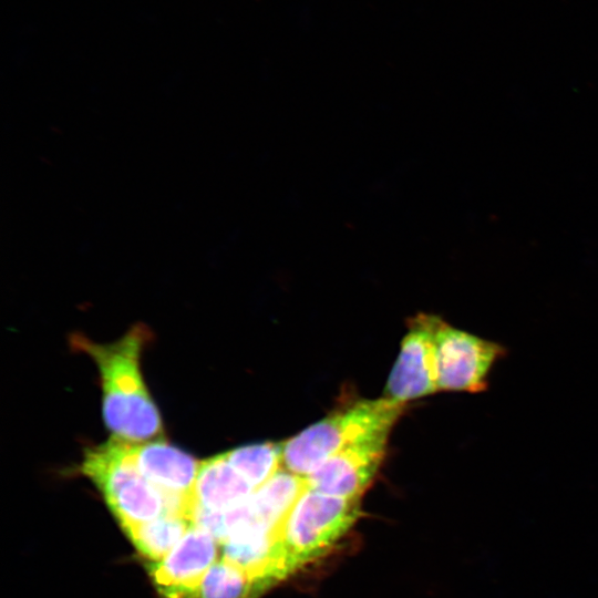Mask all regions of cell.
I'll return each instance as SVG.
<instances>
[{
	"label": "cell",
	"mask_w": 598,
	"mask_h": 598,
	"mask_svg": "<svg viewBox=\"0 0 598 598\" xmlns=\"http://www.w3.org/2000/svg\"><path fill=\"white\" fill-rule=\"evenodd\" d=\"M225 455L254 491L282 468V442L248 444L228 451Z\"/></svg>",
	"instance_id": "cell-14"
},
{
	"label": "cell",
	"mask_w": 598,
	"mask_h": 598,
	"mask_svg": "<svg viewBox=\"0 0 598 598\" xmlns=\"http://www.w3.org/2000/svg\"><path fill=\"white\" fill-rule=\"evenodd\" d=\"M193 526V522L178 514H164L124 532L134 546L153 563L162 560Z\"/></svg>",
	"instance_id": "cell-13"
},
{
	"label": "cell",
	"mask_w": 598,
	"mask_h": 598,
	"mask_svg": "<svg viewBox=\"0 0 598 598\" xmlns=\"http://www.w3.org/2000/svg\"><path fill=\"white\" fill-rule=\"evenodd\" d=\"M131 451L138 471L166 497L171 513L193 522L200 462L164 440L132 443Z\"/></svg>",
	"instance_id": "cell-7"
},
{
	"label": "cell",
	"mask_w": 598,
	"mask_h": 598,
	"mask_svg": "<svg viewBox=\"0 0 598 598\" xmlns=\"http://www.w3.org/2000/svg\"><path fill=\"white\" fill-rule=\"evenodd\" d=\"M360 498H341L307 486L277 529L289 574L326 554L359 515Z\"/></svg>",
	"instance_id": "cell-4"
},
{
	"label": "cell",
	"mask_w": 598,
	"mask_h": 598,
	"mask_svg": "<svg viewBox=\"0 0 598 598\" xmlns=\"http://www.w3.org/2000/svg\"><path fill=\"white\" fill-rule=\"evenodd\" d=\"M404 409V403L383 396L362 400L333 412L282 442V467L307 477L326 460L347 447L389 437Z\"/></svg>",
	"instance_id": "cell-2"
},
{
	"label": "cell",
	"mask_w": 598,
	"mask_h": 598,
	"mask_svg": "<svg viewBox=\"0 0 598 598\" xmlns=\"http://www.w3.org/2000/svg\"><path fill=\"white\" fill-rule=\"evenodd\" d=\"M277 529L262 523L237 529L220 544L221 558L254 578L276 584L288 576Z\"/></svg>",
	"instance_id": "cell-10"
},
{
	"label": "cell",
	"mask_w": 598,
	"mask_h": 598,
	"mask_svg": "<svg viewBox=\"0 0 598 598\" xmlns=\"http://www.w3.org/2000/svg\"><path fill=\"white\" fill-rule=\"evenodd\" d=\"M254 492L225 453L200 462L194 489L196 507L224 512L241 504Z\"/></svg>",
	"instance_id": "cell-11"
},
{
	"label": "cell",
	"mask_w": 598,
	"mask_h": 598,
	"mask_svg": "<svg viewBox=\"0 0 598 598\" xmlns=\"http://www.w3.org/2000/svg\"><path fill=\"white\" fill-rule=\"evenodd\" d=\"M439 390L483 392L487 377L505 348L460 330L439 317L435 329Z\"/></svg>",
	"instance_id": "cell-5"
},
{
	"label": "cell",
	"mask_w": 598,
	"mask_h": 598,
	"mask_svg": "<svg viewBox=\"0 0 598 598\" xmlns=\"http://www.w3.org/2000/svg\"><path fill=\"white\" fill-rule=\"evenodd\" d=\"M131 445L113 436L86 448L80 467L102 493L123 529L172 514L166 497L136 467Z\"/></svg>",
	"instance_id": "cell-3"
},
{
	"label": "cell",
	"mask_w": 598,
	"mask_h": 598,
	"mask_svg": "<svg viewBox=\"0 0 598 598\" xmlns=\"http://www.w3.org/2000/svg\"><path fill=\"white\" fill-rule=\"evenodd\" d=\"M219 543L206 529L194 525L150 574L158 591L190 587L197 584L218 560Z\"/></svg>",
	"instance_id": "cell-9"
},
{
	"label": "cell",
	"mask_w": 598,
	"mask_h": 598,
	"mask_svg": "<svg viewBox=\"0 0 598 598\" xmlns=\"http://www.w3.org/2000/svg\"><path fill=\"white\" fill-rule=\"evenodd\" d=\"M144 324L132 327L121 339L95 343L82 334L71 337L74 350L96 363L103 391L102 410L114 437L141 443L162 434V417L141 372V353L150 341Z\"/></svg>",
	"instance_id": "cell-1"
},
{
	"label": "cell",
	"mask_w": 598,
	"mask_h": 598,
	"mask_svg": "<svg viewBox=\"0 0 598 598\" xmlns=\"http://www.w3.org/2000/svg\"><path fill=\"white\" fill-rule=\"evenodd\" d=\"M439 316L419 313L409 319L408 333L390 372L384 396L400 403L439 390L435 329Z\"/></svg>",
	"instance_id": "cell-6"
},
{
	"label": "cell",
	"mask_w": 598,
	"mask_h": 598,
	"mask_svg": "<svg viewBox=\"0 0 598 598\" xmlns=\"http://www.w3.org/2000/svg\"><path fill=\"white\" fill-rule=\"evenodd\" d=\"M271 586L220 558L194 586L159 592L163 598H258Z\"/></svg>",
	"instance_id": "cell-12"
},
{
	"label": "cell",
	"mask_w": 598,
	"mask_h": 598,
	"mask_svg": "<svg viewBox=\"0 0 598 598\" xmlns=\"http://www.w3.org/2000/svg\"><path fill=\"white\" fill-rule=\"evenodd\" d=\"M389 437L347 447L306 477L308 487L341 498H361L379 471Z\"/></svg>",
	"instance_id": "cell-8"
}]
</instances>
